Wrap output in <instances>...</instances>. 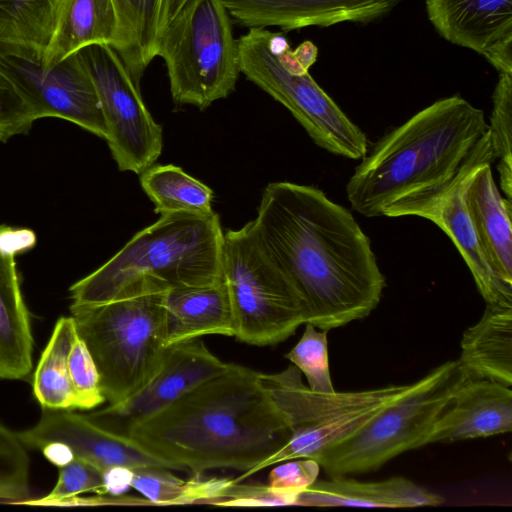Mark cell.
I'll use <instances>...</instances> for the list:
<instances>
[{"label":"cell","instance_id":"27","mask_svg":"<svg viewBox=\"0 0 512 512\" xmlns=\"http://www.w3.org/2000/svg\"><path fill=\"white\" fill-rule=\"evenodd\" d=\"M77 337L74 318L60 317L33 374V393L44 409H76L69 356Z\"/></svg>","mask_w":512,"mask_h":512},{"label":"cell","instance_id":"32","mask_svg":"<svg viewBox=\"0 0 512 512\" xmlns=\"http://www.w3.org/2000/svg\"><path fill=\"white\" fill-rule=\"evenodd\" d=\"M327 330L318 331L315 326L305 323V330L297 344L285 357L302 372L310 390L316 393H333Z\"/></svg>","mask_w":512,"mask_h":512},{"label":"cell","instance_id":"12","mask_svg":"<svg viewBox=\"0 0 512 512\" xmlns=\"http://www.w3.org/2000/svg\"><path fill=\"white\" fill-rule=\"evenodd\" d=\"M495 161L489 130L479 139L447 184L387 208L383 216H418L435 223L452 240L489 305L512 306V285L491 268L477 238L466 192L477 172Z\"/></svg>","mask_w":512,"mask_h":512},{"label":"cell","instance_id":"37","mask_svg":"<svg viewBox=\"0 0 512 512\" xmlns=\"http://www.w3.org/2000/svg\"><path fill=\"white\" fill-rule=\"evenodd\" d=\"M42 452L52 464L58 467L74 458L71 451L62 443H49L42 448Z\"/></svg>","mask_w":512,"mask_h":512},{"label":"cell","instance_id":"23","mask_svg":"<svg viewBox=\"0 0 512 512\" xmlns=\"http://www.w3.org/2000/svg\"><path fill=\"white\" fill-rule=\"evenodd\" d=\"M457 362L466 376L512 385V306L487 304L463 333Z\"/></svg>","mask_w":512,"mask_h":512},{"label":"cell","instance_id":"11","mask_svg":"<svg viewBox=\"0 0 512 512\" xmlns=\"http://www.w3.org/2000/svg\"><path fill=\"white\" fill-rule=\"evenodd\" d=\"M77 55L96 89L106 141L120 171L137 175L154 165L163 148L162 127L145 106L118 53L108 44H91Z\"/></svg>","mask_w":512,"mask_h":512},{"label":"cell","instance_id":"15","mask_svg":"<svg viewBox=\"0 0 512 512\" xmlns=\"http://www.w3.org/2000/svg\"><path fill=\"white\" fill-rule=\"evenodd\" d=\"M428 18L448 42L512 73V0H425Z\"/></svg>","mask_w":512,"mask_h":512},{"label":"cell","instance_id":"21","mask_svg":"<svg viewBox=\"0 0 512 512\" xmlns=\"http://www.w3.org/2000/svg\"><path fill=\"white\" fill-rule=\"evenodd\" d=\"M166 346L208 335L234 337V319L224 280L166 292Z\"/></svg>","mask_w":512,"mask_h":512},{"label":"cell","instance_id":"26","mask_svg":"<svg viewBox=\"0 0 512 512\" xmlns=\"http://www.w3.org/2000/svg\"><path fill=\"white\" fill-rule=\"evenodd\" d=\"M117 30L112 0H68L42 65L51 67L91 44L111 46Z\"/></svg>","mask_w":512,"mask_h":512},{"label":"cell","instance_id":"4","mask_svg":"<svg viewBox=\"0 0 512 512\" xmlns=\"http://www.w3.org/2000/svg\"><path fill=\"white\" fill-rule=\"evenodd\" d=\"M224 233L215 212L169 213L69 288L73 305L215 284L222 277Z\"/></svg>","mask_w":512,"mask_h":512},{"label":"cell","instance_id":"13","mask_svg":"<svg viewBox=\"0 0 512 512\" xmlns=\"http://www.w3.org/2000/svg\"><path fill=\"white\" fill-rule=\"evenodd\" d=\"M0 72L27 103L35 120L61 118L106 139L107 128L96 89L77 53L45 67L0 52Z\"/></svg>","mask_w":512,"mask_h":512},{"label":"cell","instance_id":"33","mask_svg":"<svg viewBox=\"0 0 512 512\" xmlns=\"http://www.w3.org/2000/svg\"><path fill=\"white\" fill-rule=\"evenodd\" d=\"M58 468V480L51 492L41 499L32 500L29 498L24 502L25 504L63 505L82 493L108 494L104 474L86 461L74 457Z\"/></svg>","mask_w":512,"mask_h":512},{"label":"cell","instance_id":"22","mask_svg":"<svg viewBox=\"0 0 512 512\" xmlns=\"http://www.w3.org/2000/svg\"><path fill=\"white\" fill-rule=\"evenodd\" d=\"M468 211L493 271L512 285V201L503 197L492 175L491 164L475 175L466 192Z\"/></svg>","mask_w":512,"mask_h":512},{"label":"cell","instance_id":"2","mask_svg":"<svg viewBox=\"0 0 512 512\" xmlns=\"http://www.w3.org/2000/svg\"><path fill=\"white\" fill-rule=\"evenodd\" d=\"M127 434L177 471L245 474L281 449L291 429L261 372L230 363L171 404L129 421Z\"/></svg>","mask_w":512,"mask_h":512},{"label":"cell","instance_id":"30","mask_svg":"<svg viewBox=\"0 0 512 512\" xmlns=\"http://www.w3.org/2000/svg\"><path fill=\"white\" fill-rule=\"evenodd\" d=\"M488 130L505 198L512 201V73H499Z\"/></svg>","mask_w":512,"mask_h":512},{"label":"cell","instance_id":"6","mask_svg":"<svg viewBox=\"0 0 512 512\" xmlns=\"http://www.w3.org/2000/svg\"><path fill=\"white\" fill-rule=\"evenodd\" d=\"M156 56L166 64L176 104L205 110L235 90L237 40L221 0H187L163 27Z\"/></svg>","mask_w":512,"mask_h":512},{"label":"cell","instance_id":"8","mask_svg":"<svg viewBox=\"0 0 512 512\" xmlns=\"http://www.w3.org/2000/svg\"><path fill=\"white\" fill-rule=\"evenodd\" d=\"M222 277L228 287L238 341L253 346L276 345L307 323L301 297L259 244L252 221L224 234Z\"/></svg>","mask_w":512,"mask_h":512},{"label":"cell","instance_id":"1","mask_svg":"<svg viewBox=\"0 0 512 512\" xmlns=\"http://www.w3.org/2000/svg\"><path fill=\"white\" fill-rule=\"evenodd\" d=\"M252 227L301 297L307 323L329 331L378 306L386 282L370 239L351 212L319 188L268 184Z\"/></svg>","mask_w":512,"mask_h":512},{"label":"cell","instance_id":"19","mask_svg":"<svg viewBox=\"0 0 512 512\" xmlns=\"http://www.w3.org/2000/svg\"><path fill=\"white\" fill-rule=\"evenodd\" d=\"M511 430V386L465 375L432 425L424 446L489 437Z\"/></svg>","mask_w":512,"mask_h":512},{"label":"cell","instance_id":"3","mask_svg":"<svg viewBox=\"0 0 512 512\" xmlns=\"http://www.w3.org/2000/svg\"><path fill=\"white\" fill-rule=\"evenodd\" d=\"M488 129L484 112L459 95L439 99L381 137L346 185L366 216L447 184Z\"/></svg>","mask_w":512,"mask_h":512},{"label":"cell","instance_id":"10","mask_svg":"<svg viewBox=\"0 0 512 512\" xmlns=\"http://www.w3.org/2000/svg\"><path fill=\"white\" fill-rule=\"evenodd\" d=\"M237 39L240 73L286 107L320 148L360 160L368 151L364 132L307 73L287 70L279 61L281 33L248 28Z\"/></svg>","mask_w":512,"mask_h":512},{"label":"cell","instance_id":"16","mask_svg":"<svg viewBox=\"0 0 512 512\" xmlns=\"http://www.w3.org/2000/svg\"><path fill=\"white\" fill-rule=\"evenodd\" d=\"M33 230L0 224V379L26 380L33 368L30 316L16 259L36 245Z\"/></svg>","mask_w":512,"mask_h":512},{"label":"cell","instance_id":"28","mask_svg":"<svg viewBox=\"0 0 512 512\" xmlns=\"http://www.w3.org/2000/svg\"><path fill=\"white\" fill-rule=\"evenodd\" d=\"M139 176L142 189L154 203L157 214L208 215L214 212L213 191L178 166L154 164Z\"/></svg>","mask_w":512,"mask_h":512},{"label":"cell","instance_id":"36","mask_svg":"<svg viewBox=\"0 0 512 512\" xmlns=\"http://www.w3.org/2000/svg\"><path fill=\"white\" fill-rule=\"evenodd\" d=\"M268 476V486L279 493L298 496L319 475L320 465L313 458H297L278 463Z\"/></svg>","mask_w":512,"mask_h":512},{"label":"cell","instance_id":"9","mask_svg":"<svg viewBox=\"0 0 512 512\" xmlns=\"http://www.w3.org/2000/svg\"><path fill=\"white\" fill-rule=\"evenodd\" d=\"M464 376L457 360L441 364L315 460L328 476H347L376 470L397 455L424 446L432 425Z\"/></svg>","mask_w":512,"mask_h":512},{"label":"cell","instance_id":"7","mask_svg":"<svg viewBox=\"0 0 512 512\" xmlns=\"http://www.w3.org/2000/svg\"><path fill=\"white\" fill-rule=\"evenodd\" d=\"M261 377L285 414L291 436L281 449L249 472L234 478V482H242L283 461L315 459L326 449L356 433L412 385L316 393L303 384L301 372L294 365L278 373H261Z\"/></svg>","mask_w":512,"mask_h":512},{"label":"cell","instance_id":"29","mask_svg":"<svg viewBox=\"0 0 512 512\" xmlns=\"http://www.w3.org/2000/svg\"><path fill=\"white\" fill-rule=\"evenodd\" d=\"M233 483V478L198 474L185 480L169 469H145L132 471L130 487L155 506L214 505Z\"/></svg>","mask_w":512,"mask_h":512},{"label":"cell","instance_id":"24","mask_svg":"<svg viewBox=\"0 0 512 512\" xmlns=\"http://www.w3.org/2000/svg\"><path fill=\"white\" fill-rule=\"evenodd\" d=\"M68 0H0V52L42 64Z\"/></svg>","mask_w":512,"mask_h":512},{"label":"cell","instance_id":"35","mask_svg":"<svg viewBox=\"0 0 512 512\" xmlns=\"http://www.w3.org/2000/svg\"><path fill=\"white\" fill-rule=\"evenodd\" d=\"M34 115L15 89L0 72V141L26 134L35 122Z\"/></svg>","mask_w":512,"mask_h":512},{"label":"cell","instance_id":"5","mask_svg":"<svg viewBox=\"0 0 512 512\" xmlns=\"http://www.w3.org/2000/svg\"><path fill=\"white\" fill-rule=\"evenodd\" d=\"M165 295L149 293L95 305H70L109 406L134 395L158 369L167 347Z\"/></svg>","mask_w":512,"mask_h":512},{"label":"cell","instance_id":"31","mask_svg":"<svg viewBox=\"0 0 512 512\" xmlns=\"http://www.w3.org/2000/svg\"><path fill=\"white\" fill-rule=\"evenodd\" d=\"M30 498V458L16 432L0 423V502Z\"/></svg>","mask_w":512,"mask_h":512},{"label":"cell","instance_id":"14","mask_svg":"<svg viewBox=\"0 0 512 512\" xmlns=\"http://www.w3.org/2000/svg\"><path fill=\"white\" fill-rule=\"evenodd\" d=\"M16 433L26 448L42 450L49 443H62L73 457L86 461L103 474L113 468L177 471L174 465L145 450L127 433L109 430L93 417L72 410L42 408L34 426Z\"/></svg>","mask_w":512,"mask_h":512},{"label":"cell","instance_id":"25","mask_svg":"<svg viewBox=\"0 0 512 512\" xmlns=\"http://www.w3.org/2000/svg\"><path fill=\"white\" fill-rule=\"evenodd\" d=\"M167 0H112L118 30L111 47L137 85L156 57L158 37L166 24Z\"/></svg>","mask_w":512,"mask_h":512},{"label":"cell","instance_id":"20","mask_svg":"<svg viewBox=\"0 0 512 512\" xmlns=\"http://www.w3.org/2000/svg\"><path fill=\"white\" fill-rule=\"evenodd\" d=\"M443 502L442 496L402 476L372 482L329 476L316 480L297 499L299 506L315 507L411 508L438 506Z\"/></svg>","mask_w":512,"mask_h":512},{"label":"cell","instance_id":"38","mask_svg":"<svg viewBox=\"0 0 512 512\" xmlns=\"http://www.w3.org/2000/svg\"><path fill=\"white\" fill-rule=\"evenodd\" d=\"M293 53L303 68L309 71L317 60L318 48L313 42L306 40L297 46Z\"/></svg>","mask_w":512,"mask_h":512},{"label":"cell","instance_id":"39","mask_svg":"<svg viewBox=\"0 0 512 512\" xmlns=\"http://www.w3.org/2000/svg\"><path fill=\"white\" fill-rule=\"evenodd\" d=\"M187 0H167L166 1V22L173 17Z\"/></svg>","mask_w":512,"mask_h":512},{"label":"cell","instance_id":"18","mask_svg":"<svg viewBox=\"0 0 512 512\" xmlns=\"http://www.w3.org/2000/svg\"><path fill=\"white\" fill-rule=\"evenodd\" d=\"M231 19L247 28L283 31L342 22L368 24L388 15L402 0H221Z\"/></svg>","mask_w":512,"mask_h":512},{"label":"cell","instance_id":"34","mask_svg":"<svg viewBox=\"0 0 512 512\" xmlns=\"http://www.w3.org/2000/svg\"><path fill=\"white\" fill-rule=\"evenodd\" d=\"M69 370L76 409H93L106 401L96 364L79 335L70 352Z\"/></svg>","mask_w":512,"mask_h":512},{"label":"cell","instance_id":"17","mask_svg":"<svg viewBox=\"0 0 512 512\" xmlns=\"http://www.w3.org/2000/svg\"><path fill=\"white\" fill-rule=\"evenodd\" d=\"M229 364L214 355L199 339L167 346L158 369L139 391L95 415L128 422L148 416L221 374Z\"/></svg>","mask_w":512,"mask_h":512}]
</instances>
